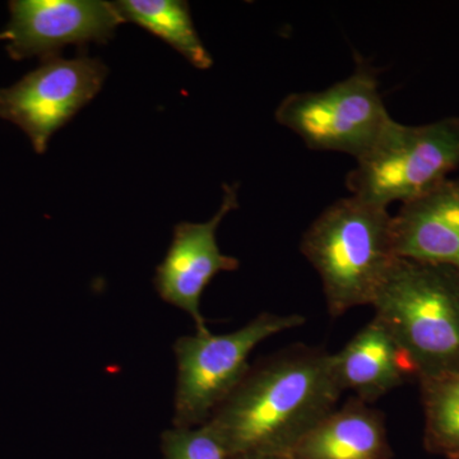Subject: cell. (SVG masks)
Instances as JSON below:
<instances>
[{"instance_id":"6da1fadb","label":"cell","mask_w":459,"mask_h":459,"mask_svg":"<svg viewBox=\"0 0 459 459\" xmlns=\"http://www.w3.org/2000/svg\"><path fill=\"white\" fill-rule=\"evenodd\" d=\"M342 394L332 353L294 344L250 365L205 424L232 459L289 458Z\"/></svg>"},{"instance_id":"7a4b0ae2","label":"cell","mask_w":459,"mask_h":459,"mask_svg":"<svg viewBox=\"0 0 459 459\" xmlns=\"http://www.w3.org/2000/svg\"><path fill=\"white\" fill-rule=\"evenodd\" d=\"M300 250L318 272L333 318L373 304L397 259L388 208L350 195L325 208L301 238Z\"/></svg>"},{"instance_id":"3957f363","label":"cell","mask_w":459,"mask_h":459,"mask_svg":"<svg viewBox=\"0 0 459 459\" xmlns=\"http://www.w3.org/2000/svg\"><path fill=\"white\" fill-rule=\"evenodd\" d=\"M376 316L420 377L459 373V271L395 259L373 301Z\"/></svg>"},{"instance_id":"277c9868","label":"cell","mask_w":459,"mask_h":459,"mask_svg":"<svg viewBox=\"0 0 459 459\" xmlns=\"http://www.w3.org/2000/svg\"><path fill=\"white\" fill-rule=\"evenodd\" d=\"M304 323L300 314L264 312L230 333L195 332L178 338L172 346L177 360L172 427L205 424L246 377L253 350L263 341Z\"/></svg>"},{"instance_id":"5b68a950","label":"cell","mask_w":459,"mask_h":459,"mask_svg":"<svg viewBox=\"0 0 459 459\" xmlns=\"http://www.w3.org/2000/svg\"><path fill=\"white\" fill-rule=\"evenodd\" d=\"M346 186L351 195L388 208L449 178L459 166V117L424 126L392 120L367 155L356 160Z\"/></svg>"},{"instance_id":"8992f818","label":"cell","mask_w":459,"mask_h":459,"mask_svg":"<svg viewBox=\"0 0 459 459\" xmlns=\"http://www.w3.org/2000/svg\"><path fill=\"white\" fill-rule=\"evenodd\" d=\"M310 150L361 159L392 122L379 91L377 69L355 54L349 77L316 92L291 93L274 113Z\"/></svg>"},{"instance_id":"52a82bcc","label":"cell","mask_w":459,"mask_h":459,"mask_svg":"<svg viewBox=\"0 0 459 459\" xmlns=\"http://www.w3.org/2000/svg\"><path fill=\"white\" fill-rule=\"evenodd\" d=\"M108 74L98 57L41 60L17 83L0 89V117L22 129L41 155L54 133L98 95Z\"/></svg>"},{"instance_id":"ba28073f","label":"cell","mask_w":459,"mask_h":459,"mask_svg":"<svg viewBox=\"0 0 459 459\" xmlns=\"http://www.w3.org/2000/svg\"><path fill=\"white\" fill-rule=\"evenodd\" d=\"M3 30L14 60L59 56L68 45L107 44L124 23L113 3L102 0H12Z\"/></svg>"},{"instance_id":"9c48e42d","label":"cell","mask_w":459,"mask_h":459,"mask_svg":"<svg viewBox=\"0 0 459 459\" xmlns=\"http://www.w3.org/2000/svg\"><path fill=\"white\" fill-rule=\"evenodd\" d=\"M238 207V184H226L221 207L212 219L175 226L168 253L156 268L153 286L157 294L166 304L188 314L198 333L210 332L201 312L204 290L217 274L240 267V261L223 255L217 243L220 223Z\"/></svg>"},{"instance_id":"30bf717a","label":"cell","mask_w":459,"mask_h":459,"mask_svg":"<svg viewBox=\"0 0 459 459\" xmlns=\"http://www.w3.org/2000/svg\"><path fill=\"white\" fill-rule=\"evenodd\" d=\"M397 258L459 271V179L446 178L392 216Z\"/></svg>"},{"instance_id":"8fae6325","label":"cell","mask_w":459,"mask_h":459,"mask_svg":"<svg viewBox=\"0 0 459 459\" xmlns=\"http://www.w3.org/2000/svg\"><path fill=\"white\" fill-rule=\"evenodd\" d=\"M334 374L342 392L368 404L380 400L411 380L418 371L410 356L382 322L373 318L332 353Z\"/></svg>"},{"instance_id":"7c38bea8","label":"cell","mask_w":459,"mask_h":459,"mask_svg":"<svg viewBox=\"0 0 459 459\" xmlns=\"http://www.w3.org/2000/svg\"><path fill=\"white\" fill-rule=\"evenodd\" d=\"M385 418L379 410L350 397L320 420L289 459H392Z\"/></svg>"},{"instance_id":"4fadbf2b","label":"cell","mask_w":459,"mask_h":459,"mask_svg":"<svg viewBox=\"0 0 459 459\" xmlns=\"http://www.w3.org/2000/svg\"><path fill=\"white\" fill-rule=\"evenodd\" d=\"M113 4L124 22L135 23L168 42L195 68L212 66V56L199 38L188 3L181 0H117Z\"/></svg>"},{"instance_id":"5bb4252c","label":"cell","mask_w":459,"mask_h":459,"mask_svg":"<svg viewBox=\"0 0 459 459\" xmlns=\"http://www.w3.org/2000/svg\"><path fill=\"white\" fill-rule=\"evenodd\" d=\"M424 446L430 455L459 459V373L420 377Z\"/></svg>"},{"instance_id":"9a60e30c","label":"cell","mask_w":459,"mask_h":459,"mask_svg":"<svg viewBox=\"0 0 459 459\" xmlns=\"http://www.w3.org/2000/svg\"><path fill=\"white\" fill-rule=\"evenodd\" d=\"M161 459H232L210 425L168 429L161 435Z\"/></svg>"},{"instance_id":"2e32d148","label":"cell","mask_w":459,"mask_h":459,"mask_svg":"<svg viewBox=\"0 0 459 459\" xmlns=\"http://www.w3.org/2000/svg\"><path fill=\"white\" fill-rule=\"evenodd\" d=\"M0 41H4V35H3V32H0Z\"/></svg>"},{"instance_id":"e0dca14e","label":"cell","mask_w":459,"mask_h":459,"mask_svg":"<svg viewBox=\"0 0 459 459\" xmlns=\"http://www.w3.org/2000/svg\"><path fill=\"white\" fill-rule=\"evenodd\" d=\"M255 459H289V458H255Z\"/></svg>"}]
</instances>
